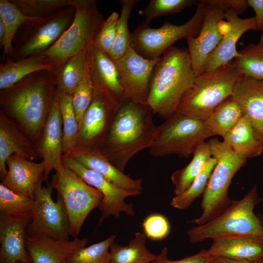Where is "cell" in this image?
<instances>
[{"label": "cell", "instance_id": "7dc6e473", "mask_svg": "<svg viewBox=\"0 0 263 263\" xmlns=\"http://www.w3.org/2000/svg\"><path fill=\"white\" fill-rule=\"evenodd\" d=\"M249 6L255 12L258 30L263 31V0H247Z\"/></svg>", "mask_w": 263, "mask_h": 263}, {"label": "cell", "instance_id": "83f0119b", "mask_svg": "<svg viewBox=\"0 0 263 263\" xmlns=\"http://www.w3.org/2000/svg\"><path fill=\"white\" fill-rule=\"evenodd\" d=\"M31 147L25 137L14 125L0 114V174L2 178L7 172V159L13 153L25 158L33 157Z\"/></svg>", "mask_w": 263, "mask_h": 263}, {"label": "cell", "instance_id": "3957f363", "mask_svg": "<svg viewBox=\"0 0 263 263\" xmlns=\"http://www.w3.org/2000/svg\"><path fill=\"white\" fill-rule=\"evenodd\" d=\"M196 76L188 50L168 49L158 60L151 78L147 104L153 113L167 119L175 113Z\"/></svg>", "mask_w": 263, "mask_h": 263}, {"label": "cell", "instance_id": "bcb514c9", "mask_svg": "<svg viewBox=\"0 0 263 263\" xmlns=\"http://www.w3.org/2000/svg\"><path fill=\"white\" fill-rule=\"evenodd\" d=\"M208 3L214 4L222 8L225 11L228 10L235 11L238 15L244 12L248 6L245 0H205Z\"/></svg>", "mask_w": 263, "mask_h": 263}, {"label": "cell", "instance_id": "30bf717a", "mask_svg": "<svg viewBox=\"0 0 263 263\" xmlns=\"http://www.w3.org/2000/svg\"><path fill=\"white\" fill-rule=\"evenodd\" d=\"M51 184L63 201L70 223V236L77 237L88 215L98 207L102 194L64 164L56 171Z\"/></svg>", "mask_w": 263, "mask_h": 263}, {"label": "cell", "instance_id": "f6af8a7d", "mask_svg": "<svg viewBox=\"0 0 263 263\" xmlns=\"http://www.w3.org/2000/svg\"><path fill=\"white\" fill-rule=\"evenodd\" d=\"M168 249L162 248L156 259L151 263H210L213 259L209 255L207 249L201 250L198 253L179 260H170L168 257Z\"/></svg>", "mask_w": 263, "mask_h": 263}, {"label": "cell", "instance_id": "c3c4849f", "mask_svg": "<svg viewBox=\"0 0 263 263\" xmlns=\"http://www.w3.org/2000/svg\"><path fill=\"white\" fill-rule=\"evenodd\" d=\"M210 263H263V258L248 261L237 260L224 257H218L213 259Z\"/></svg>", "mask_w": 263, "mask_h": 263}, {"label": "cell", "instance_id": "d4e9b609", "mask_svg": "<svg viewBox=\"0 0 263 263\" xmlns=\"http://www.w3.org/2000/svg\"><path fill=\"white\" fill-rule=\"evenodd\" d=\"M90 74L94 85L124 101L118 72L114 61L94 45L87 52Z\"/></svg>", "mask_w": 263, "mask_h": 263}, {"label": "cell", "instance_id": "f1b7e54d", "mask_svg": "<svg viewBox=\"0 0 263 263\" xmlns=\"http://www.w3.org/2000/svg\"><path fill=\"white\" fill-rule=\"evenodd\" d=\"M211 156L210 147L207 142H205L195 150L187 165L172 173L171 181L175 196L181 194L189 187Z\"/></svg>", "mask_w": 263, "mask_h": 263}, {"label": "cell", "instance_id": "484cf974", "mask_svg": "<svg viewBox=\"0 0 263 263\" xmlns=\"http://www.w3.org/2000/svg\"><path fill=\"white\" fill-rule=\"evenodd\" d=\"M57 67L42 54L17 60H7L0 64V89H8L34 73L40 71L53 72Z\"/></svg>", "mask_w": 263, "mask_h": 263}, {"label": "cell", "instance_id": "ac0fdd59", "mask_svg": "<svg viewBox=\"0 0 263 263\" xmlns=\"http://www.w3.org/2000/svg\"><path fill=\"white\" fill-rule=\"evenodd\" d=\"M230 24V29L224 35L218 46L208 56L203 73H210L225 66L237 57L236 45L240 37L248 30H258L255 17L241 19L233 10L225 12V17Z\"/></svg>", "mask_w": 263, "mask_h": 263}, {"label": "cell", "instance_id": "5bb4252c", "mask_svg": "<svg viewBox=\"0 0 263 263\" xmlns=\"http://www.w3.org/2000/svg\"><path fill=\"white\" fill-rule=\"evenodd\" d=\"M93 86V99L84 115L79 129L83 141L92 144L100 138L102 145V136L105 134L106 136L124 101L105 90Z\"/></svg>", "mask_w": 263, "mask_h": 263}, {"label": "cell", "instance_id": "d590c367", "mask_svg": "<svg viewBox=\"0 0 263 263\" xmlns=\"http://www.w3.org/2000/svg\"><path fill=\"white\" fill-rule=\"evenodd\" d=\"M216 164V159L211 156L189 187L181 194L173 197L170 206L180 210L188 208L197 197L204 194Z\"/></svg>", "mask_w": 263, "mask_h": 263}, {"label": "cell", "instance_id": "ba28073f", "mask_svg": "<svg viewBox=\"0 0 263 263\" xmlns=\"http://www.w3.org/2000/svg\"><path fill=\"white\" fill-rule=\"evenodd\" d=\"M212 136L204 121L175 113L156 127L149 150L154 157L174 154L187 158Z\"/></svg>", "mask_w": 263, "mask_h": 263}, {"label": "cell", "instance_id": "277c9868", "mask_svg": "<svg viewBox=\"0 0 263 263\" xmlns=\"http://www.w3.org/2000/svg\"><path fill=\"white\" fill-rule=\"evenodd\" d=\"M261 200L256 185L241 199L233 201L230 207L216 218L189 229L187 234L189 242L196 243L233 236H250L263 239V219L254 212Z\"/></svg>", "mask_w": 263, "mask_h": 263}, {"label": "cell", "instance_id": "44dd1931", "mask_svg": "<svg viewBox=\"0 0 263 263\" xmlns=\"http://www.w3.org/2000/svg\"><path fill=\"white\" fill-rule=\"evenodd\" d=\"M8 169L1 183L14 192L33 199L36 188L43 180L45 165L12 155L6 160Z\"/></svg>", "mask_w": 263, "mask_h": 263}, {"label": "cell", "instance_id": "6da1fadb", "mask_svg": "<svg viewBox=\"0 0 263 263\" xmlns=\"http://www.w3.org/2000/svg\"><path fill=\"white\" fill-rule=\"evenodd\" d=\"M147 105L125 100L99 150L121 171L137 153L151 145L156 126Z\"/></svg>", "mask_w": 263, "mask_h": 263}, {"label": "cell", "instance_id": "ab89813d", "mask_svg": "<svg viewBox=\"0 0 263 263\" xmlns=\"http://www.w3.org/2000/svg\"><path fill=\"white\" fill-rule=\"evenodd\" d=\"M87 52L86 53V67L84 77L72 95L73 107L79 128L84 115L92 102L94 93Z\"/></svg>", "mask_w": 263, "mask_h": 263}, {"label": "cell", "instance_id": "4316f807", "mask_svg": "<svg viewBox=\"0 0 263 263\" xmlns=\"http://www.w3.org/2000/svg\"><path fill=\"white\" fill-rule=\"evenodd\" d=\"M223 138L224 143L246 159L259 156L263 152V140L245 115Z\"/></svg>", "mask_w": 263, "mask_h": 263}, {"label": "cell", "instance_id": "ee69618b", "mask_svg": "<svg viewBox=\"0 0 263 263\" xmlns=\"http://www.w3.org/2000/svg\"><path fill=\"white\" fill-rule=\"evenodd\" d=\"M142 227L146 236L153 241L166 238L170 231L167 218L158 213H153L147 216L143 222Z\"/></svg>", "mask_w": 263, "mask_h": 263}, {"label": "cell", "instance_id": "7c38bea8", "mask_svg": "<svg viewBox=\"0 0 263 263\" xmlns=\"http://www.w3.org/2000/svg\"><path fill=\"white\" fill-rule=\"evenodd\" d=\"M62 162L102 194L103 197L98 207L102 214L99 224L111 216L117 218L122 212L130 216H134L132 204L127 203L125 200L127 197L140 195L141 192L116 186L101 174L86 167L70 155L65 156Z\"/></svg>", "mask_w": 263, "mask_h": 263}, {"label": "cell", "instance_id": "603a6c76", "mask_svg": "<svg viewBox=\"0 0 263 263\" xmlns=\"http://www.w3.org/2000/svg\"><path fill=\"white\" fill-rule=\"evenodd\" d=\"M231 97L263 140V80L240 75Z\"/></svg>", "mask_w": 263, "mask_h": 263}, {"label": "cell", "instance_id": "816d5d0a", "mask_svg": "<svg viewBox=\"0 0 263 263\" xmlns=\"http://www.w3.org/2000/svg\"><path fill=\"white\" fill-rule=\"evenodd\" d=\"M17 263H32V262H28V263H22V262H18Z\"/></svg>", "mask_w": 263, "mask_h": 263}, {"label": "cell", "instance_id": "ffe728a7", "mask_svg": "<svg viewBox=\"0 0 263 263\" xmlns=\"http://www.w3.org/2000/svg\"><path fill=\"white\" fill-rule=\"evenodd\" d=\"M62 118L59 106V92L57 90L44 125L41 142V152L45 170L43 180L47 181L50 172L61 169L63 164Z\"/></svg>", "mask_w": 263, "mask_h": 263}, {"label": "cell", "instance_id": "2e32d148", "mask_svg": "<svg viewBox=\"0 0 263 263\" xmlns=\"http://www.w3.org/2000/svg\"><path fill=\"white\" fill-rule=\"evenodd\" d=\"M206 3L208 6L199 34L196 37L187 39L192 67L196 75L203 73L208 56L224 37L220 30L219 24L225 17V11L217 5Z\"/></svg>", "mask_w": 263, "mask_h": 263}, {"label": "cell", "instance_id": "7bdbcfd3", "mask_svg": "<svg viewBox=\"0 0 263 263\" xmlns=\"http://www.w3.org/2000/svg\"><path fill=\"white\" fill-rule=\"evenodd\" d=\"M119 17L118 13L112 12L103 21L95 38L94 45L108 54L114 44Z\"/></svg>", "mask_w": 263, "mask_h": 263}, {"label": "cell", "instance_id": "7402d4cb", "mask_svg": "<svg viewBox=\"0 0 263 263\" xmlns=\"http://www.w3.org/2000/svg\"><path fill=\"white\" fill-rule=\"evenodd\" d=\"M71 156L86 167L104 176L116 186L127 190L141 192L143 181L133 179L120 170L99 150L92 147L84 146L75 148Z\"/></svg>", "mask_w": 263, "mask_h": 263}, {"label": "cell", "instance_id": "e0dca14e", "mask_svg": "<svg viewBox=\"0 0 263 263\" xmlns=\"http://www.w3.org/2000/svg\"><path fill=\"white\" fill-rule=\"evenodd\" d=\"M31 213H0V263L32 262L25 246Z\"/></svg>", "mask_w": 263, "mask_h": 263}, {"label": "cell", "instance_id": "9c48e42d", "mask_svg": "<svg viewBox=\"0 0 263 263\" xmlns=\"http://www.w3.org/2000/svg\"><path fill=\"white\" fill-rule=\"evenodd\" d=\"M196 5L192 17L183 24L166 21L158 28L144 24L138 25L131 33V47L143 57L155 59L159 58L176 41L197 37L208 5L204 0H199Z\"/></svg>", "mask_w": 263, "mask_h": 263}, {"label": "cell", "instance_id": "4dcf8cb0", "mask_svg": "<svg viewBox=\"0 0 263 263\" xmlns=\"http://www.w3.org/2000/svg\"><path fill=\"white\" fill-rule=\"evenodd\" d=\"M145 234L136 232L134 238L125 246L115 243L110 248V263H151L156 258L146 246Z\"/></svg>", "mask_w": 263, "mask_h": 263}, {"label": "cell", "instance_id": "cb8c5ba5", "mask_svg": "<svg viewBox=\"0 0 263 263\" xmlns=\"http://www.w3.org/2000/svg\"><path fill=\"white\" fill-rule=\"evenodd\" d=\"M212 241L207 251L213 259L224 257L252 261L263 258V239L250 236H233Z\"/></svg>", "mask_w": 263, "mask_h": 263}, {"label": "cell", "instance_id": "d6a6232c", "mask_svg": "<svg viewBox=\"0 0 263 263\" xmlns=\"http://www.w3.org/2000/svg\"><path fill=\"white\" fill-rule=\"evenodd\" d=\"M43 19L26 16L10 0H0V19L2 21L5 28L3 57L13 53V41L17 31L22 24L38 21Z\"/></svg>", "mask_w": 263, "mask_h": 263}, {"label": "cell", "instance_id": "d6986e66", "mask_svg": "<svg viewBox=\"0 0 263 263\" xmlns=\"http://www.w3.org/2000/svg\"><path fill=\"white\" fill-rule=\"evenodd\" d=\"M87 238L75 237L61 240L44 235H26L25 246L32 263H63L79 250L86 246Z\"/></svg>", "mask_w": 263, "mask_h": 263}, {"label": "cell", "instance_id": "5b68a950", "mask_svg": "<svg viewBox=\"0 0 263 263\" xmlns=\"http://www.w3.org/2000/svg\"><path fill=\"white\" fill-rule=\"evenodd\" d=\"M240 75L231 61L212 73L196 75L175 113L205 121L221 103L231 96Z\"/></svg>", "mask_w": 263, "mask_h": 263}, {"label": "cell", "instance_id": "9a60e30c", "mask_svg": "<svg viewBox=\"0 0 263 263\" xmlns=\"http://www.w3.org/2000/svg\"><path fill=\"white\" fill-rule=\"evenodd\" d=\"M75 12L74 7H68L33 22L34 30L19 48L18 58L42 54L52 46L71 25Z\"/></svg>", "mask_w": 263, "mask_h": 263}, {"label": "cell", "instance_id": "b9f144b4", "mask_svg": "<svg viewBox=\"0 0 263 263\" xmlns=\"http://www.w3.org/2000/svg\"><path fill=\"white\" fill-rule=\"evenodd\" d=\"M33 199L16 193L0 184V213L21 215L31 213Z\"/></svg>", "mask_w": 263, "mask_h": 263}, {"label": "cell", "instance_id": "f35d334b", "mask_svg": "<svg viewBox=\"0 0 263 263\" xmlns=\"http://www.w3.org/2000/svg\"><path fill=\"white\" fill-rule=\"evenodd\" d=\"M115 239L111 235L107 239L75 252L66 263H110V248Z\"/></svg>", "mask_w": 263, "mask_h": 263}, {"label": "cell", "instance_id": "1f68e13d", "mask_svg": "<svg viewBox=\"0 0 263 263\" xmlns=\"http://www.w3.org/2000/svg\"><path fill=\"white\" fill-rule=\"evenodd\" d=\"M86 52L68 58L53 72L59 92L73 95L84 76Z\"/></svg>", "mask_w": 263, "mask_h": 263}, {"label": "cell", "instance_id": "8d00e7d4", "mask_svg": "<svg viewBox=\"0 0 263 263\" xmlns=\"http://www.w3.org/2000/svg\"><path fill=\"white\" fill-rule=\"evenodd\" d=\"M121 5L116 31L114 46L108 54L114 61L121 57L131 47V33L128 28V22L132 11L138 0H120Z\"/></svg>", "mask_w": 263, "mask_h": 263}, {"label": "cell", "instance_id": "f907efd6", "mask_svg": "<svg viewBox=\"0 0 263 263\" xmlns=\"http://www.w3.org/2000/svg\"><path fill=\"white\" fill-rule=\"evenodd\" d=\"M258 44L263 47V34H262V35L261 36L260 38V39H259V42L258 43Z\"/></svg>", "mask_w": 263, "mask_h": 263}, {"label": "cell", "instance_id": "7a4b0ae2", "mask_svg": "<svg viewBox=\"0 0 263 263\" xmlns=\"http://www.w3.org/2000/svg\"><path fill=\"white\" fill-rule=\"evenodd\" d=\"M53 72L34 73L0 93L2 106L35 138L39 136L57 91L55 92Z\"/></svg>", "mask_w": 263, "mask_h": 263}, {"label": "cell", "instance_id": "836d02e7", "mask_svg": "<svg viewBox=\"0 0 263 263\" xmlns=\"http://www.w3.org/2000/svg\"><path fill=\"white\" fill-rule=\"evenodd\" d=\"M59 92V106L63 125V152L65 156H68L71 154L75 148L79 126L73 107L72 95Z\"/></svg>", "mask_w": 263, "mask_h": 263}, {"label": "cell", "instance_id": "8fae6325", "mask_svg": "<svg viewBox=\"0 0 263 263\" xmlns=\"http://www.w3.org/2000/svg\"><path fill=\"white\" fill-rule=\"evenodd\" d=\"M53 187L38 184L33 199L31 220L26 235H44L52 238L69 240L70 225L68 216L61 197L57 195L56 201L52 198Z\"/></svg>", "mask_w": 263, "mask_h": 263}, {"label": "cell", "instance_id": "e575fe53", "mask_svg": "<svg viewBox=\"0 0 263 263\" xmlns=\"http://www.w3.org/2000/svg\"><path fill=\"white\" fill-rule=\"evenodd\" d=\"M238 52L233 61L239 74L263 80V47L251 43Z\"/></svg>", "mask_w": 263, "mask_h": 263}, {"label": "cell", "instance_id": "74e56055", "mask_svg": "<svg viewBox=\"0 0 263 263\" xmlns=\"http://www.w3.org/2000/svg\"><path fill=\"white\" fill-rule=\"evenodd\" d=\"M77 0H11L23 14L44 18L65 8L74 7Z\"/></svg>", "mask_w": 263, "mask_h": 263}, {"label": "cell", "instance_id": "f5cc1de1", "mask_svg": "<svg viewBox=\"0 0 263 263\" xmlns=\"http://www.w3.org/2000/svg\"><path fill=\"white\" fill-rule=\"evenodd\" d=\"M63 263H65V261Z\"/></svg>", "mask_w": 263, "mask_h": 263}, {"label": "cell", "instance_id": "f546056e", "mask_svg": "<svg viewBox=\"0 0 263 263\" xmlns=\"http://www.w3.org/2000/svg\"><path fill=\"white\" fill-rule=\"evenodd\" d=\"M238 103L230 96L221 103L204 121L213 136L222 137L230 131L243 116Z\"/></svg>", "mask_w": 263, "mask_h": 263}, {"label": "cell", "instance_id": "681fc988", "mask_svg": "<svg viewBox=\"0 0 263 263\" xmlns=\"http://www.w3.org/2000/svg\"><path fill=\"white\" fill-rule=\"evenodd\" d=\"M5 38V28L2 21L0 19V46L3 47Z\"/></svg>", "mask_w": 263, "mask_h": 263}, {"label": "cell", "instance_id": "4fadbf2b", "mask_svg": "<svg viewBox=\"0 0 263 263\" xmlns=\"http://www.w3.org/2000/svg\"><path fill=\"white\" fill-rule=\"evenodd\" d=\"M158 59L145 58L131 47L114 60L125 100L148 105L151 78Z\"/></svg>", "mask_w": 263, "mask_h": 263}, {"label": "cell", "instance_id": "8992f818", "mask_svg": "<svg viewBox=\"0 0 263 263\" xmlns=\"http://www.w3.org/2000/svg\"><path fill=\"white\" fill-rule=\"evenodd\" d=\"M207 143L216 164L203 194L202 214L190 222L197 225L216 218L232 204L234 200L228 196V188L234 176L247 160L217 138L210 139Z\"/></svg>", "mask_w": 263, "mask_h": 263}, {"label": "cell", "instance_id": "52a82bcc", "mask_svg": "<svg viewBox=\"0 0 263 263\" xmlns=\"http://www.w3.org/2000/svg\"><path fill=\"white\" fill-rule=\"evenodd\" d=\"M73 22L58 40L42 54L58 66L68 58L89 50L104 20L95 0H77Z\"/></svg>", "mask_w": 263, "mask_h": 263}, {"label": "cell", "instance_id": "60d3db41", "mask_svg": "<svg viewBox=\"0 0 263 263\" xmlns=\"http://www.w3.org/2000/svg\"><path fill=\"white\" fill-rule=\"evenodd\" d=\"M196 4L194 0H150L143 11V24L149 25L154 19L179 13Z\"/></svg>", "mask_w": 263, "mask_h": 263}]
</instances>
